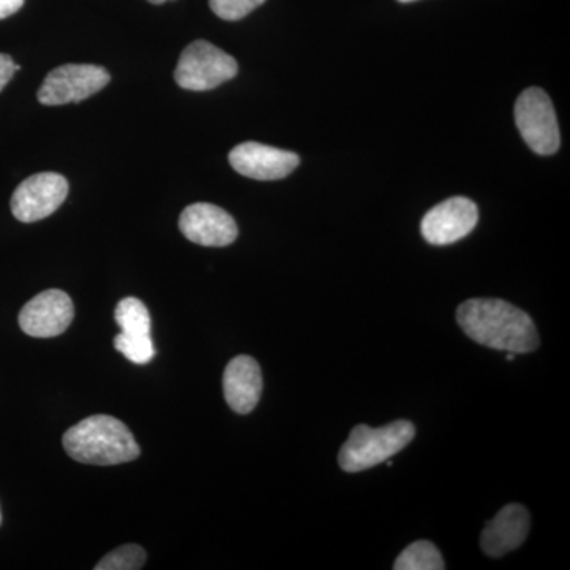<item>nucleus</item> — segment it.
Masks as SVG:
<instances>
[{"mask_svg":"<svg viewBox=\"0 0 570 570\" xmlns=\"http://www.w3.org/2000/svg\"><path fill=\"white\" fill-rule=\"evenodd\" d=\"M456 321L472 341L494 351L530 354L540 344L532 318L504 299H468L459 307Z\"/></svg>","mask_w":570,"mask_h":570,"instance_id":"1","label":"nucleus"},{"mask_svg":"<svg viewBox=\"0 0 570 570\" xmlns=\"http://www.w3.org/2000/svg\"><path fill=\"white\" fill-rule=\"evenodd\" d=\"M63 449L70 459L82 464L115 466L140 456V445L129 428L111 415H92L67 430Z\"/></svg>","mask_w":570,"mask_h":570,"instance_id":"2","label":"nucleus"},{"mask_svg":"<svg viewBox=\"0 0 570 570\" xmlns=\"http://www.w3.org/2000/svg\"><path fill=\"white\" fill-rule=\"evenodd\" d=\"M415 438V426L397 420L382 428L356 425L341 448L340 466L346 472H362L377 466L400 453Z\"/></svg>","mask_w":570,"mask_h":570,"instance_id":"3","label":"nucleus"},{"mask_svg":"<svg viewBox=\"0 0 570 570\" xmlns=\"http://www.w3.org/2000/svg\"><path fill=\"white\" fill-rule=\"evenodd\" d=\"M238 62L230 55L206 40L193 41L181 52L175 80L186 91H212L224 82L234 80Z\"/></svg>","mask_w":570,"mask_h":570,"instance_id":"4","label":"nucleus"},{"mask_svg":"<svg viewBox=\"0 0 570 570\" xmlns=\"http://www.w3.org/2000/svg\"><path fill=\"white\" fill-rule=\"evenodd\" d=\"M515 121L523 140L539 156H551L560 149L557 112L543 89L530 88L521 92L515 105Z\"/></svg>","mask_w":570,"mask_h":570,"instance_id":"5","label":"nucleus"},{"mask_svg":"<svg viewBox=\"0 0 570 570\" xmlns=\"http://www.w3.org/2000/svg\"><path fill=\"white\" fill-rule=\"evenodd\" d=\"M108 82L110 73L104 67L92 63H66L48 73L37 97L39 102L47 107L81 102L102 91Z\"/></svg>","mask_w":570,"mask_h":570,"instance_id":"6","label":"nucleus"},{"mask_svg":"<svg viewBox=\"0 0 570 570\" xmlns=\"http://www.w3.org/2000/svg\"><path fill=\"white\" fill-rule=\"evenodd\" d=\"M69 195V183L62 175L45 171L24 179L11 197V213L20 223L47 219Z\"/></svg>","mask_w":570,"mask_h":570,"instance_id":"7","label":"nucleus"},{"mask_svg":"<svg viewBox=\"0 0 570 570\" xmlns=\"http://www.w3.org/2000/svg\"><path fill=\"white\" fill-rule=\"evenodd\" d=\"M478 223V205L466 197H452L425 214L422 235L433 246L453 245L471 234Z\"/></svg>","mask_w":570,"mask_h":570,"instance_id":"8","label":"nucleus"},{"mask_svg":"<svg viewBox=\"0 0 570 570\" xmlns=\"http://www.w3.org/2000/svg\"><path fill=\"white\" fill-rule=\"evenodd\" d=\"M73 317L75 306L70 296L58 288H51L26 303L18 322L26 335L55 337L69 328Z\"/></svg>","mask_w":570,"mask_h":570,"instance_id":"9","label":"nucleus"},{"mask_svg":"<svg viewBox=\"0 0 570 570\" xmlns=\"http://www.w3.org/2000/svg\"><path fill=\"white\" fill-rule=\"evenodd\" d=\"M232 167L239 175L257 181H276L292 174L299 165L298 154L246 141L228 154Z\"/></svg>","mask_w":570,"mask_h":570,"instance_id":"10","label":"nucleus"},{"mask_svg":"<svg viewBox=\"0 0 570 570\" xmlns=\"http://www.w3.org/2000/svg\"><path fill=\"white\" fill-rule=\"evenodd\" d=\"M179 230L189 242L206 247L228 246L238 238L234 217L212 204L187 206L179 216Z\"/></svg>","mask_w":570,"mask_h":570,"instance_id":"11","label":"nucleus"},{"mask_svg":"<svg viewBox=\"0 0 570 570\" xmlns=\"http://www.w3.org/2000/svg\"><path fill=\"white\" fill-rule=\"evenodd\" d=\"M530 512L520 504H509L499 510L480 538L483 553L491 558H501L509 551L519 549L530 532Z\"/></svg>","mask_w":570,"mask_h":570,"instance_id":"12","label":"nucleus"},{"mask_svg":"<svg viewBox=\"0 0 570 570\" xmlns=\"http://www.w3.org/2000/svg\"><path fill=\"white\" fill-rule=\"evenodd\" d=\"M262 371L253 356L239 355L224 371V395L236 414H249L262 396Z\"/></svg>","mask_w":570,"mask_h":570,"instance_id":"13","label":"nucleus"},{"mask_svg":"<svg viewBox=\"0 0 570 570\" xmlns=\"http://www.w3.org/2000/svg\"><path fill=\"white\" fill-rule=\"evenodd\" d=\"M115 318L124 336H151V316L148 307L135 296H127L116 306Z\"/></svg>","mask_w":570,"mask_h":570,"instance_id":"14","label":"nucleus"},{"mask_svg":"<svg viewBox=\"0 0 570 570\" xmlns=\"http://www.w3.org/2000/svg\"><path fill=\"white\" fill-rule=\"evenodd\" d=\"M395 570H444L445 562L441 551L430 540H417L411 543L396 558Z\"/></svg>","mask_w":570,"mask_h":570,"instance_id":"15","label":"nucleus"},{"mask_svg":"<svg viewBox=\"0 0 570 570\" xmlns=\"http://www.w3.org/2000/svg\"><path fill=\"white\" fill-rule=\"evenodd\" d=\"M146 551L140 546L129 543L108 553L96 566V570H138L145 566Z\"/></svg>","mask_w":570,"mask_h":570,"instance_id":"16","label":"nucleus"},{"mask_svg":"<svg viewBox=\"0 0 570 570\" xmlns=\"http://www.w3.org/2000/svg\"><path fill=\"white\" fill-rule=\"evenodd\" d=\"M115 347L135 365H146L156 356V347H154L151 336L129 337L119 333L115 337Z\"/></svg>","mask_w":570,"mask_h":570,"instance_id":"17","label":"nucleus"},{"mask_svg":"<svg viewBox=\"0 0 570 570\" xmlns=\"http://www.w3.org/2000/svg\"><path fill=\"white\" fill-rule=\"evenodd\" d=\"M262 3H265V0H209L214 13L225 21L243 20Z\"/></svg>","mask_w":570,"mask_h":570,"instance_id":"18","label":"nucleus"},{"mask_svg":"<svg viewBox=\"0 0 570 570\" xmlns=\"http://www.w3.org/2000/svg\"><path fill=\"white\" fill-rule=\"evenodd\" d=\"M20 69L21 67L18 66V63H14L13 59H11L9 55L0 52V91L9 85L13 75Z\"/></svg>","mask_w":570,"mask_h":570,"instance_id":"19","label":"nucleus"},{"mask_svg":"<svg viewBox=\"0 0 570 570\" xmlns=\"http://www.w3.org/2000/svg\"><path fill=\"white\" fill-rule=\"evenodd\" d=\"M24 6V0H0V20L11 17Z\"/></svg>","mask_w":570,"mask_h":570,"instance_id":"20","label":"nucleus"},{"mask_svg":"<svg viewBox=\"0 0 570 570\" xmlns=\"http://www.w3.org/2000/svg\"><path fill=\"white\" fill-rule=\"evenodd\" d=\"M148 2L156 3V6H160V3L167 2V0H148Z\"/></svg>","mask_w":570,"mask_h":570,"instance_id":"21","label":"nucleus"},{"mask_svg":"<svg viewBox=\"0 0 570 570\" xmlns=\"http://www.w3.org/2000/svg\"><path fill=\"white\" fill-rule=\"evenodd\" d=\"M400 2L409 3V2H415V0H400Z\"/></svg>","mask_w":570,"mask_h":570,"instance_id":"22","label":"nucleus"},{"mask_svg":"<svg viewBox=\"0 0 570 570\" xmlns=\"http://www.w3.org/2000/svg\"><path fill=\"white\" fill-rule=\"evenodd\" d=\"M0 523H2V513H0Z\"/></svg>","mask_w":570,"mask_h":570,"instance_id":"23","label":"nucleus"}]
</instances>
